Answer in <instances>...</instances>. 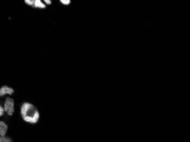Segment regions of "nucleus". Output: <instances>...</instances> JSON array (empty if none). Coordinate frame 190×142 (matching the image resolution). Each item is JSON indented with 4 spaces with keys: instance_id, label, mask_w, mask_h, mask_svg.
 Wrapping results in <instances>:
<instances>
[{
    "instance_id": "1",
    "label": "nucleus",
    "mask_w": 190,
    "mask_h": 142,
    "mask_svg": "<svg viewBox=\"0 0 190 142\" xmlns=\"http://www.w3.org/2000/svg\"><path fill=\"white\" fill-rule=\"evenodd\" d=\"M21 114L23 120L30 123H36L39 118V113L35 107L29 102H25L21 108Z\"/></svg>"
},
{
    "instance_id": "6",
    "label": "nucleus",
    "mask_w": 190,
    "mask_h": 142,
    "mask_svg": "<svg viewBox=\"0 0 190 142\" xmlns=\"http://www.w3.org/2000/svg\"><path fill=\"white\" fill-rule=\"evenodd\" d=\"M35 0H26L25 1V3L29 6H34Z\"/></svg>"
},
{
    "instance_id": "2",
    "label": "nucleus",
    "mask_w": 190,
    "mask_h": 142,
    "mask_svg": "<svg viewBox=\"0 0 190 142\" xmlns=\"http://www.w3.org/2000/svg\"><path fill=\"white\" fill-rule=\"evenodd\" d=\"M3 108L5 111H6L9 115H12L14 111V105L13 99L10 97H7L4 102Z\"/></svg>"
},
{
    "instance_id": "5",
    "label": "nucleus",
    "mask_w": 190,
    "mask_h": 142,
    "mask_svg": "<svg viewBox=\"0 0 190 142\" xmlns=\"http://www.w3.org/2000/svg\"><path fill=\"white\" fill-rule=\"evenodd\" d=\"M34 6L35 8L41 9H44L46 8V5H45V3H43L41 0H35Z\"/></svg>"
},
{
    "instance_id": "7",
    "label": "nucleus",
    "mask_w": 190,
    "mask_h": 142,
    "mask_svg": "<svg viewBox=\"0 0 190 142\" xmlns=\"http://www.w3.org/2000/svg\"><path fill=\"white\" fill-rule=\"evenodd\" d=\"M60 1L62 3H63L64 5H68L71 3L70 0H61Z\"/></svg>"
},
{
    "instance_id": "3",
    "label": "nucleus",
    "mask_w": 190,
    "mask_h": 142,
    "mask_svg": "<svg viewBox=\"0 0 190 142\" xmlns=\"http://www.w3.org/2000/svg\"><path fill=\"white\" fill-rule=\"evenodd\" d=\"M14 93V90L7 86H3L0 89V96H3L4 95H12Z\"/></svg>"
},
{
    "instance_id": "4",
    "label": "nucleus",
    "mask_w": 190,
    "mask_h": 142,
    "mask_svg": "<svg viewBox=\"0 0 190 142\" xmlns=\"http://www.w3.org/2000/svg\"><path fill=\"white\" fill-rule=\"evenodd\" d=\"M8 127L3 121L0 122V135L1 137H4L6 134Z\"/></svg>"
},
{
    "instance_id": "8",
    "label": "nucleus",
    "mask_w": 190,
    "mask_h": 142,
    "mask_svg": "<svg viewBox=\"0 0 190 142\" xmlns=\"http://www.w3.org/2000/svg\"><path fill=\"white\" fill-rule=\"evenodd\" d=\"M4 112H5V110H4V108H2V106H0V115L2 117L3 114H4Z\"/></svg>"
},
{
    "instance_id": "9",
    "label": "nucleus",
    "mask_w": 190,
    "mask_h": 142,
    "mask_svg": "<svg viewBox=\"0 0 190 142\" xmlns=\"http://www.w3.org/2000/svg\"><path fill=\"white\" fill-rule=\"evenodd\" d=\"M44 2H45V3H46L48 5H50V4L51 3V1L50 0H45Z\"/></svg>"
}]
</instances>
